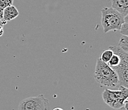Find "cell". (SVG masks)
Segmentation results:
<instances>
[{
    "label": "cell",
    "instance_id": "6da1fadb",
    "mask_svg": "<svg viewBox=\"0 0 128 110\" xmlns=\"http://www.w3.org/2000/svg\"><path fill=\"white\" fill-rule=\"evenodd\" d=\"M94 78L98 83L108 88L120 87L119 80L116 71L103 62L99 57L96 61L94 70Z\"/></svg>",
    "mask_w": 128,
    "mask_h": 110
},
{
    "label": "cell",
    "instance_id": "7a4b0ae2",
    "mask_svg": "<svg viewBox=\"0 0 128 110\" xmlns=\"http://www.w3.org/2000/svg\"><path fill=\"white\" fill-rule=\"evenodd\" d=\"M128 89L120 86L118 90H114L106 89L102 93V98L104 103L115 110H122L128 101Z\"/></svg>",
    "mask_w": 128,
    "mask_h": 110
},
{
    "label": "cell",
    "instance_id": "3957f363",
    "mask_svg": "<svg viewBox=\"0 0 128 110\" xmlns=\"http://www.w3.org/2000/svg\"><path fill=\"white\" fill-rule=\"evenodd\" d=\"M101 13V22L104 33L120 29L121 25L124 22V17L122 15L112 8H104L102 10Z\"/></svg>",
    "mask_w": 128,
    "mask_h": 110
},
{
    "label": "cell",
    "instance_id": "277c9868",
    "mask_svg": "<svg viewBox=\"0 0 128 110\" xmlns=\"http://www.w3.org/2000/svg\"><path fill=\"white\" fill-rule=\"evenodd\" d=\"M114 53L119 55L120 57V62L119 65L114 68L118 75L119 80L120 86L128 88V53L125 52L124 50L118 47L112 46L109 47Z\"/></svg>",
    "mask_w": 128,
    "mask_h": 110
},
{
    "label": "cell",
    "instance_id": "5b68a950",
    "mask_svg": "<svg viewBox=\"0 0 128 110\" xmlns=\"http://www.w3.org/2000/svg\"><path fill=\"white\" fill-rule=\"evenodd\" d=\"M50 103L43 94L26 98L20 102L18 110H49Z\"/></svg>",
    "mask_w": 128,
    "mask_h": 110
},
{
    "label": "cell",
    "instance_id": "8992f818",
    "mask_svg": "<svg viewBox=\"0 0 128 110\" xmlns=\"http://www.w3.org/2000/svg\"><path fill=\"white\" fill-rule=\"evenodd\" d=\"M124 17L128 15V0H112V7Z\"/></svg>",
    "mask_w": 128,
    "mask_h": 110
},
{
    "label": "cell",
    "instance_id": "52a82bcc",
    "mask_svg": "<svg viewBox=\"0 0 128 110\" xmlns=\"http://www.w3.org/2000/svg\"><path fill=\"white\" fill-rule=\"evenodd\" d=\"M19 15L18 10L14 6H10L3 10V20L5 22H9L14 20Z\"/></svg>",
    "mask_w": 128,
    "mask_h": 110
},
{
    "label": "cell",
    "instance_id": "ba28073f",
    "mask_svg": "<svg viewBox=\"0 0 128 110\" xmlns=\"http://www.w3.org/2000/svg\"><path fill=\"white\" fill-rule=\"evenodd\" d=\"M120 61V57H119V55L114 53L112 57H111L110 61H108V62L107 63V64L110 67H111L112 69H114V68H116V67L119 65Z\"/></svg>",
    "mask_w": 128,
    "mask_h": 110
},
{
    "label": "cell",
    "instance_id": "9c48e42d",
    "mask_svg": "<svg viewBox=\"0 0 128 110\" xmlns=\"http://www.w3.org/2000/svg\"><path fill=\"white\" fill-rule=\"evenodd\" d=\"M117 47L124 50L125 52L128 53V37L127 36H122L121 37Z\"/></svg>",
    "mask_w": 128,
    "mask_h": 110
},
{
    "label": "cell",
    "instance_id": "30bf717a",
    "mask_svg": "<svg viewBox=\"0 0 128 110\" xmlns=\"http://www.w3.org/2000/svg\"><path fill=\"white\" fill-rule=\"evenodd\" d=\"M113 54H114V52L111 49H108L104 50V52L102 53V55L100 57V59L102 60L103 62L104 63H108L111 57H112Z\"/></svg>",
    "mask_w": 128,
    "mask_h": 110
},
{
    "label": "cell",
    "instance_id": "8fae6325",
    "mask_svg": "<svg viewBox=\"0 0 128 110\" xmlns=\"http://www.w3.org/2000/svg\"><path fill=\"white\" fill-rule=\"evenodd\" d=\"M14 3V0H0V10H3L6 7L12 6Z\"/></svg>",
    "mask_w": 128,
    "mask_h": 110
},
{
    "label": "cell",
    "instance_id": "7c38bea8",
    "mask_svg": "<svg viewBox=\"0 0 128 110\" xmlns=\"http://www.w3.org/2000/svg\"><path fill=\"white\" fill-rule=\"evenodd\" d=\"M120 33L122 36H127L128 35V22H124L120 28L119 29Z\"/></svg>",
    "mask_w": 128,
    "mask_h": 110
},
{
    "label": "cell",
    "instance_id": "4fadbf2b",
    "mask_svg": "<svg viewBox=\"0 0 128 110\" xmlns=\"http://www.w3.org/2000/svg\"><path fill=\"white\" fill-rule=\"evenodd\" d=\"M4 33V30H3V25H0V36H3Z\"/></svg>",
    "mask_w": 128,
    "mask_h": 110
},
{
    "label": "cell",
    "instance_id": "5bb4252c",
    "mask_svg": "<svg viewBox=\"0 0 128 110\" xmlns=\"http://www.w3.org/2000/svg\"><path fill=\"white\" fill-rule=\"evenodd\" d=\"M6 23H7L6 22L4 21L3 20H0V25H3L4 26L5 24H6Z\"/></svg>",
    "mask_w": 128,
    "mask_h": 110
},
{
    "label": "cell",
    "instance_id": "9a60e30c",
    "mask_svg": "<svg viewBox=\"0 0 128 110\" xmlns=\"http://www.w3.org/2000/svg\"><path fill=\"white\" fill-rule=\"evenodd\" d=\"M3 11L0 10V20H3Z\"/></svg>",
    "mask_w": 128,
    "mask_h": 110
},
{
    "label": "cell",
    "instance_id": "2e32d148",
    "mask_svg": "<svg viewBox=\"0 0 128 110\" xmlns=\"http://www.w3.org/2000/svg\"><path fill=\"white\" fill-rule=\"evenodd\" d=\"M52 110H64L62 108H54Z\"/></svg>",
    "mask_w": 128,
    "mask_h": 110
}]
</instances>
